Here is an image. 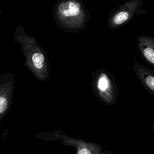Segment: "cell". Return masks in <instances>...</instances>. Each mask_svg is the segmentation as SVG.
I'll return each instance as SVG.
<instances>
[{
  "mask_svg": "<svg viewBox=\"0 0 154 154\" xmlns=\"http://www.w3.org/2000/svg\"><path fill=\"white\" fill-rule=\"evenodd\" d=\"M78 154H91V152L87 148L82 147L79 149Z\"/></svg>",
  "mask_w": 154,
  "mask_h": 154,
  "instance_id": "obj_8",
  "label": "cell"
},
{
  "mask_svg": "<svg viewBox=\"0 0 154 154\" xmlns=\"http://www.w3.org/2000/svg\"><path fill=\"white\" fill-rule=\"evenodd\" d=\"M88 11L81 0H58L53 7V19L61 29L69 32L84 31L90 19Z\"/></svg>",
  "mask_w": 154,
  "mask_h": 154,
  "instance_id": "obj_2",
  "label": "cell"
},
{
  "mask_svg": "<svg viewBox=\"0 0 154 154\" xmlns=\"http://www.w3.org/2000/svg\"><path fill=\"white\" fill-rule=\"evenodd\" d=\"M13 40L20 45L25 58L24 65L31 73L41 81L48 79L51 65L45 50L35 38L19 25L14 30Z\"/></svg>",
  "mask_w": 154,
  "mask_h": 154,
  "instance_id": "obj_1",
  "label": "cell"
},
{
  "mask_svg": "<svg viewBox=\"0 0 154 154\" xmlns=\"http://www.w3.org/2000/svg\"><path fill=\"white\" fill-rule=\"evenodd\" d=\"M15 85L14 75L8 72L0 76V122L11 107Z\"/></svg>",
  "mask_w": 154,
  "mask_h": 154,
  "instance_id": "obj_4",
  "label": "cell"
},
{
  "mask_svg": "<svg viewBox=\"0 0 154 154\" xmlns=\"http://www.w3.org/2000/svg\"><path fill=\"white\" fill-rule=\"evenodd\" d=\"M2 13H3V11H2V10H1V8H0V19L1 18V16H2Z\"/></svg>",
  "mask_w": 154,
  "mask_h": 154,
  "instance_id": "obj_9",
  "label": "cell"
},
{
  "mask_svg": "<svg viewBox=\"0 0 154 154\" xmlns=\"http://www.w3.org/2000/svg\"><path fill=\"white\" fill-rule=\"evenodd\" d=\"M143 0H129L109 12L106 26L110 29L120 28L139 14L147 13Z\"/></svg>",
  "mask_w": 154,
  "mask_h": 154,
  "instance_id": "obj_3",
  "label": "cell"
},
{
  "mask_svg": "<svg viewBox=\"0 0 154 154\" xmlns=\"http://www.w3.org/2000/svg\"><path fill=\"white\" fill-rule=\"evenodd\" d=\"M133 71L137 78L141 81L144 87L151 93L154 92V71L146 66L140 64L135 61Z\"/></svg>",
  "mask_w": 154,
  "mask_h": 154,
  "instance_id": "obj_7",
  "label": "cell"
},
{
  "mask_svg": "<svg viewBox=\"0 0 154 154\" xmlns=\"http://www.w3.org/2000/svg\"><path fill=\"white\" fill-rule=\"evenodd\" d=\"M91 78L93 87L101 96L106 99L112 97L116 88V82L112 74L106 69L100 68L91 73Z\"/></svg>",
  "mask_w": 154,
  "mask_h": 154,
  "instance_id": "obj_5",
  "label": "cell"
},
{
  "mask_svg": "<svg viewBox=\"0 0 154 154\" xmlns=\"http://www.w3.org/2000/svg\"><path fill=\"white\" fill-rule=\"evenodd\" d=\"M137 47L143 58L154 66V38L150 35H139L137 38Z\"/></svg>",
  "mask_w": 154,
  "mask_h": 154,
  "instance_id": "obj_6",
  "label": "cell"
}]
</instances>
